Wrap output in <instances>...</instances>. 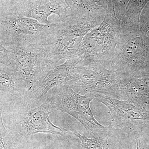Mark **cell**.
Wrapping results in <instances>:
<instances>
[{
	"instance_id": "44dd1931",
	"label": "cell",
	"mask_w": 149,
	"mask_h": 149,
	"mask_svg": "<svg viewBox=\"0 0 149 149\" xmlns=\"http://www.w3.org/2000/svg\"><path fill=\"white\" fill-rule=\"evenodd\" d=\"M136 149H148L147 145L144 143L140 134H138L136 137Z\"/></svg>"
},
{
	"instance_id": "ffe728a7",
	"label": "cell",
	"mask_w": 149,
	"mask_h": 149,
	"mask_svg": "<svg viewBox=\"0 0 149 149\" xmlns=\"http://www.w3.org/2000/svg\"><path fill=\"white\" fill-rule=\"evenodd\" d=\"M2 113V109L0 108V149H6L5 142L7 135V130L3 123Z\"/></svg>"
},
{
	"instance_id": "7a4b0ae2",
	"label": "cell",
	"mask_w": 149,
	"mask_h": 149,
	"mask_svg": "<svg viewBox=\"0 0 149 149\" xmlns=\"http://www.w3.org/2000/svg\"><path fill=\"white\" fill-rule=\"evenodd\" d=\"M121 32L120 21L109 6L101 23L85 35L76 55L85 63H100L108 68Z\"/></svg>"
},
{
	"instance_id": "7c38bea8",
	"label": "cell",
	"mask_w": 149,
	"mask_h": 149,
	"mask_svg": "<svg viewBox=\"0 0 149 149\" xmlns=\"http://www.w3.org/2000/svg\"><path fill=\"white\" fill-rule=\"evenodd\" d=\"M117 99L146 106L149 100V69L120 77L117 86Z\"/></svg>"
},
{
	"instance_id": "277c9868",
	"label": "cell",
	"mask_w": 149,
	"mask_h": 149,
	"mask_svg": "<svg viewBox=\"0 0 149 149\" xmlns=\"http://www.w3.org/2000/svg\"><path fill=\"white\" fill-rule=\"evenodd\" d=\"M52 89L46 97L51 109L64 112L77 119L85 127L90 137L108 135V129L96 120L91 110L90 104L95 99L93 94L80 95L68 83Z\"/></svg>"
},
{
	"instance_id": "9c48e42d",
	"label": "cell",
	"mask_w": 149,
	"mask_h": 149,
	"mask_svg": "<svg viewBox=\"0 0 149 149\" xmlns=\"http://www.w3.org/2000/svg\"><path fill=\"white\" fill-rule=\"evenodd\" d=\"M82 60L81 57L76 55L66 60L63 64L55 65L48 69L34 83L23 101L34 104L44 101L49 91L69 82L74 68Z\"/></svg>"
},
{
	"instance_id": "6da1fadb",
	"label": "cell",
	"mask_w": 149,
	"mask_h": 149,
	"mask_svg": "<svg viewBox=\"0 0 149 149\" xmlns=\"http://www.w3.org/2000/svg\"><path fill=\"white\" fill-rule=\"evenodd\" d=\"M104 17L70 16L64 21L51 23L49 32L42 46L51 63L57 65L62 59H69L76 56L85 35L100 24Z\"/></svg>"
},
{
	"instance_id": "9a60e30c",
	"label": "cell",
	"mask_w": 149,
	"mask_h": 149,
	"mask_svg": "<svg viewBox=\"0 0 149 149\" xmlns=\"http://www.w3.org/2000/svg\"><path fill=\"white\" fill-rule=\"evenodd\" d=\"M149 1V0H130L120 20L122 32L140 28L141 14Z\"/></svg>"
},
{
	"instance_id": "5b68a950",
	"label": "cell",
	"mask_w": 149,
	"mask_h": 149,
	"mask_svg": "<svg viewBox=\"0 0 149 149\" xmlns=\"http://www.w3.org/2000/svg\"><path fill=\"white\" fill-rule=\"evenodd\" d=\"M120 79L117 72L102 65L81 61L74 68L68 83L78 93L100 94L117 99Z\"/></svg>"
},
{
	"instance_id": "ba28073f",
	"label": "cell",
	"mask_w": 149,
	"mask_h": 149,
	"mask_svg": "<svg viewBox=\"0 0 149 149\" xmlns=\"http://www.w3.org/2000/svg\"><path fill=\"white\" fill-rule=\"evenodd\" d=\"M50 109V106L46 98L44 101L35 104L22 101L18 126L20 135L27 136L38 133H48L63 136L68 134L65 130L51 122Z\"/></svg>"
},
{
	"instance_id": "3957f363",
	"label": "cell",
	"mask_w": 149,
	"mask_h": 149,
	"mask_svg": "<svg viewBox=\"0 0 149 149\" xmlns=\"http://www.w3.org/2000/svg\"><path fill=\"white\" fill-rule=\"evenodd\" d=\"M108 68L120 77L149 69V36L140 28L122 31Z\"/></svg>"
},
{
	"instance_id": "30bf717a",
	"label": "cell",
	"mask_w": 149,
	"mask_h": 149,
	"mask_svg": "<svg viewBox=\"0 0 149 149\" xmlns=\"http://www.w3.org/2000/svg\"><path fill=\"white\" fill-rule=\"evenodd\" d=\"M95 99L107 107L113 122L120 128L129 127L135 120L149 119L146 106H139L129 101L118 100L100 94H93Z\"/></svg>"
},
{
	"instance_id": "52a82bcc",
	"label": "cell",
	"mask_w": 149,
	"mask_h": 149,
	"mask_svg": "<svg viewBox=\"0 0 149 149\" xmlns=\"http://www.w3.org/2000/svg\"><path fill=\"white\" fill-rule=\"evenodd\" d=\"M11 48L14 55V70L24 80L29 91L44 72L55 66L51 63L42 46Z\"/></svg>"
},
{
	"instance_id": "e0dca14e",
	"label": "cell",
	"mask_w": 149,
	"mask_h": 149,
	"mask_svg": "<svg viewBox=\"0 0 149 149\" xmlns=\"http://www.w3.org/2000/svg\"><path fill=\"white\" fill-rule=\"evenodd\" d=\"M0 63L14 69L15 58L13 53L5 49L0 42Z\"/></svg>"
},
{
	"instance_id": "8992f818",
	"label": "cell",
	"mask_w": 149,
	"mask_h": 149,
	"mask_svg": "<svg viewBox=\"0 0 149 149\" xmlns=\"http://www.w3.org/2000/svg\"><path fill=\"white\" fill-rule=\"evenodd\" d=\"M51 24H42L33 19L13 14L0 17V35L11 48L42 46L49 32Z\"/></svg>"
},
{
	"instance_id": "2e32d148",
	"label": "cell",
	"mask_w": 149,
	"mask_h": 149,
	"mask_svg": "<svg viewBox=\"0 0 149 149\" xmlns=\"http://www.w3.org/2000/svg\"><path fill=\"white\" fill-rule=\"evenodd\" d=\"M73 133L80 139L81 146L85 149H109L108 143V135L89 138L81 135L76 130H74Z\"/></svg>"
},
{
	"instance_id": "5bb4252c",
	"label": "cell",
	"mask_w": 149,
	"mask_h": 149,
	"mask_svg": "<svg viewBox=\"0 0 149 149\" xmlns=\"http://www.w3.org/2000/svg\"><path fill=\"white\" fill-rule=\"evenodd\" d=\"M0 91L23 100L29 90L14 69L0 67Z\"/></svg>"
},
{
	"instance_id": "8fae6325",
	"label": "cell",
	"mask_w": 149,
	"mask_h": 149,
	"mask_svg": "<svg viewBox=\"0 0 149 149\" xmlns=\"http://www.w3.org/2000/svg\"><path fill=\"white\" fill-rule=\"evenodd\" d=\"M53 14L58 15L61 21L71 15L65 0H29L22 2L14 14L33 19L42 24H49L48 17Z\"/></svg>"
},
{
	"instance_id": "4fadbf2b",
	"label": "cell",
	"mask_w": 149,
	"mask_h": 149,
	"mask_svg": "<svg viewBox=\"0 0 149 149\" xmlns=\"http://www.w3.org/2000/svg\"><path fill=\"white\" fill-rule=\"evenodd\" d=\"M70 16L77 17L104 16L108 8L109 0H65Z\"/></svg>"
},
{
	"instance_id": "d6986e66",
	"label": "cell",
	"mask_w": 149,
	"mask_h": 149,
	"mask_svg": "<svg viewBox=\"0 0 149 149\" xmlns=\"http://www.w3.org/2000/svg\"><path fill=\"white\" fill-rule=\"evenodd\" d=\"M139 27L143 32L149 36V1L141 14Z\"/></svg>"
},
{
	"instance_id": "ac0fdd59",
	"label": "cell",
	"mask_w": 149,
	"mask_h": 149,
	"mask_svg": "<svg viewBox=\"0 0 149 149\" xmlns=\"http://www.w3.org/2000/svg\"><path fill=\"white\" fill-rule=\"evenodd\" d=\"M130 0H110L115 15L120 21Z\"/></svg>"
},
{
	"instance_id": "7402d4cb",
	"label": "cell",
	"mask_w": 149,
	"mask_h": 149,
	"mask_svg": "<svg viewBox=\"0 0 149 149\" xmlns=\"http://www.w3.org/2000/svg\"><path fill=\"white\" fill-rule=\"evenodd\" d=\"M146 104L149 105V100H148V101L146 102Z\"/></svg>"
}]
</instances>
